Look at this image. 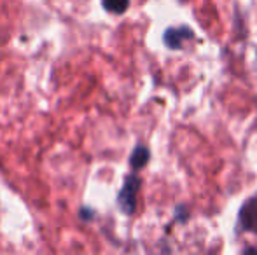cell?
Masks as SVG:
<instances>
[{"label":"cell","instance_id":"3957f363","mask_svg":"<svg viewBox=\"0 0 257 255\" xmlns=\"http://www.w3.org/2000/svg\"><path fill=\"white\" fill-rule=\"evenodd\" d=\"M194 34L191 28L187 27H179V28H168L163 35V41L168 46L170 49H180L182 44L187 41V39H193Z\"/></svg>","mask_w":257,"mask_h":255},{"label":"cell","instance_id":"6da1fadb","mask_svg":"<svg viewBox=\"0 0 257 255\" xmlns=\"http://www.w3.org/2000/svg\"><path fill=\"white\" fill-rule=\"evenodd\" d=\"M140 189V178L137 175H130L126 177L124 185H122L121 192L117 196V204L124 213H133L137 204V192Z\"/></svg>","mask_w":257,"mask_h":255},{"label":"cell","instance_id":"277c9868","mask_svg":"<svg viewBox=\"0 0 257 255\" xmlns=\"http://www.w3.org/2000/svg\"><path fill=\"white\" fill-rule=\"evenodd\" d=\"M149 157H151V152L147 147L144 145H137L135 150L132 152V157H130V164H132L133 170H140V168H144L147 163H149Z\"/></svg>","mask_w":257,"mask_h":255},{"label":"cell","instance_id":"5b68a950","mask_svg":"<svg viewBox=\"0 0 257 255\" xmlns=\"http://www.w3.org/2000/svg\"><path fill=\"white\" fill-rule=\"evenodd\" d=\"M103 7L108 11V13L114 14H122L130 6V0H102Z\"/></svg>","mask_w":257,"mask_h":255},{"label":"cell","instance_id":"7a4b0ae2","mask_svg":"<svg viewBox=\"0 0 257 255\" xmlns=\"http://www.w3.org/2000/svg\"><path fill=\"white\" fill-rule=\"evenodd\" d=\"M238 224L245 232H257V197H250L245 201L238 213Z\"/></svg>","mask_w":257,"mask_h":255}]
</instances>
